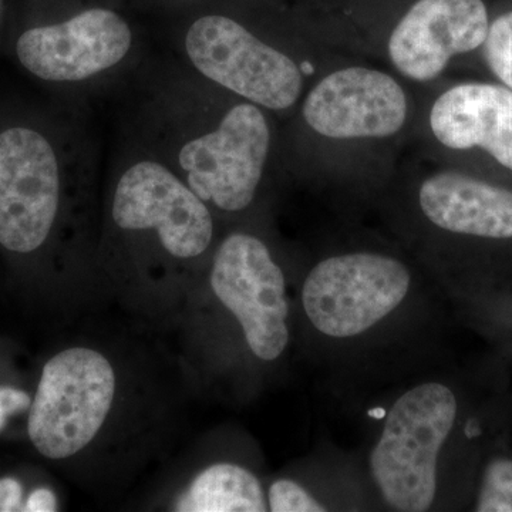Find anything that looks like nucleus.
<instances>
[{
    "label": "nucleus",
    "mask_w": 512,
    "mask_h": 512,
    "mask_svg": "<svg viewBox=\"0 0 512 512\" xmlns=\"http://www.w3.org/2000/svg\"><path fill=\"white\" fill-rule=\"evenodd\" d=\"M458 417L457 396L447 384H417L394 402L370 453V473L394 511L433 507L439 461Z\"/></svg>",
    "instance_id": "f257e3e1"
},
{
    "label": "nucleus",
    "mask_w": 512,
    "mask_h": 512,
    "mask_svg": "<svg viewBox=\"0 0 512 512\" xmlns=\"http://www.w3.org/2000/svg\"><path fill=\"white\" fill-rule=\"evenodd\" d=\"M412 282L409 268L392 256L375 252L330 256L306 276L303 311L323 336L357 338L403 305Z\"/></svg>",
    "instance_id": "f03ea898"
},
{
    "label": "nucleus",
    "mask_w": 512,
    "mask_h": 512,
    "mask_svg": "<svg viewBox=\"0 0 512 512\" xmlns=\"http://www.w3.org/2000/svg\"><path fill=\"white\" fill-rule=\"evenodd\" d=\"M116 375L96 350L72 348L43 367L30 406L29 437L42 456L63 460L83 450L109 416Z\"/></svg>",
    "instance_id": "7ed1b4c3"
},
{
    "label": "nucleus",
    "mask_w": 512,
    "mask_h": 512,
    "mask_svg": "<svg viewBox=\"0 0 512 512\" xmlns=\"http://www.w3.org/2000/svg\"><path fill=\"white\" fill-rule=\"evenodd\" d=\"M185 50L205 77L266 109H289L302 92V73L291 57L225 16L192 23Z\"/></svg>",
    "instance_id": "20e7f679"
},
{
    "label": "nucleus",
    "mask_w": 512,
    "mask_h": 512,
    "mask_svg": "<svg viewBox=\"0 0 512 512\" xmlns=\"http://www.w3.org/2000/svg\"><path fill=\"white\" fill-rule=\"evenodd\" d=\"M59 200V158L49 138L28 124L0 128V245L12 254L37 251Z\"/></svg>",
    "instance_id": "39448f33"
},
{
    "label": "nucleus",
    "mask_w": 512,
    "mask_h": 512,
    "mask_svg": "<svg viewBox=\"0 0 512 512\" xmlns=\"http://www.w3.org/2000/svg\"><path fill=\"white\" fill-rule=\"evenodd\" d=\"M211 286L241 325L248 348L258 359H278L289 343V303L284 272L268 247L248 234L222 242L211 271Z\"/></svg>",
    "instance_id": "423d86ee"
},
{
    "label": "nucleus",
    "mask_w": 512,
    "mask_h": 512,
    "mask_svg": "<svg viewBox=\"0 0 512 512\" xmlns=\"http://www.w3.org/2000/svg\"><path fill=\"white\" fill-rule=\"evenodd\" d=\"M271 144V131L254 104H238L212 133L188 141L180 165L188 187L222 211H242L254 201Z\"/></svg>",
    "instance_id": "0eeeda50"
},
{
    "label": "nucleus",
    "mask_w": 512,
    "mask_h": 512,
    "mask_svg": "<svg viewBox=\"0 0 512 512\" xmlns=\"http://www.w3.org/2000/svg\"><path fill=\"white\" fill-rule=\"evenodd\" d=\"M113 220L128 231L154 229L175 258L204 254L214 234L204 201L154 161H140L121 175L114 192Z\"/></svg>",
    "instance_id": "6e6552de"
},
{
    "label": "nucleus",
    "mask_w": 512,
    "mask_h": 512,
    "mask_svg": "<svg viewBox=\"0 0 512 512\" xmlns=\"http://www.w3.org/2000/svg\"><path fill=\"white\" fill-rule=\"evenodd\" d=\"M131 43L133 33L117 13L89 9L66 22L23 30L16 39L15 55L36 79L72 83L119 64Z\"/></svg>",
    "instance_id": "1a4fd4ad"
},
{
    "label": "nucleus",
    "mask_w": 512,
    "mask_h": 512,
    "mask_svg": "<svg viewBox=\"0 0 512 512\" xmlns=\"http://www.w3.org/2000/svg\"><path fill=\"white\" fill-rule=\"evenodd\" d=\"M303 117L313 131L335 140L390 137L407 119V97L389 74L349 67L313 87Z\"/></svg>",
    "instance_id": "9d476101"
},
{
    "label": "nucleus",
    "mask_w": 512,
    "mask_h": 512,
    "mask_svg": "<svg viewBox=\"0 0 512 512\" xmlns=\"http://www.w3.org/2000/svg\"><path fill=\"white\" fill-rule=\"evenodd\" d=\"M488 26L483 0H419L390 36V60L407 79L429 82L454 56L483 46Z\"/></svg>",
    "instance_id": "9b49d317"
},
{
    "label": "nucleus",
    "mask_w": 512,
    "mask_h": 512,
    "mask_svg": "<svg viewBox=\"0 0 512 512\" xmlns=\"http://www.w3.org/2000/svg\"><path fill=\"white\" fill-rule=\"evenodd\" d=\"M430 127L451 150L481 148L512 171V90L495 84H458L441 94Z\"/></svg>",
    "instance_id": "f8f14e48"
},
{
    "label": "nucleus",
    "mask_w": 512,
    "mask_h": 512,
    "mask_svg": "<svg viewBox=\"0 0 512 512\" xmlns=\"http://www.w3.org/2000/svg\"><path fill=\"white\" fill-rule=\"evenodd\" d=\"M424 217L443 231L483 239H512V191L471 175L446 171L420 185Z\"/></svg>",
    "instance_id": "ddd939ff"
},
{
    "label": "nucleus",
    "mask_w": 512,
    "mask_h": 512,
    "mask_svg": "<svg viewBox=\"0 0 512 512\" xmlns=\"http://www.w3.org/2000/svg\"><path fill=\"white\" fill-rule=\"evenodd\" d=\"M181 512H265L268 500L258 478L237 464L208 467L175 504Z\"/></svg>",
    "instance_id": "4468645a"
},
{
    "label": "nucleus",
    "mask_w": 512,
    "mask_h": 512,
    "mask_svg": "<svg viewBox=\"0 0 512 512\" xmlns=\"http://www.w3.org/2000/svg\"><path fill=\"white\" fill-rule=\"evenodd\" d=\"M478 512H512V460L493 458L485 467L477 495Z\"/></svg>",
    "instance_id": "2eb2a0df"
},
{
    "label": "nucleus",
    "mask_w": 512,
    "mask_h": 512,
    "mask_svg": "<svg viewBox=\"0 0 512 512\" xmlns=\"http://www.w3.org/2000/svg\"><path fill=\"white\" fill-rule=\"evenodd\" d=\"M481 47L491 72L512 90V10L497 16L490 23Z\"/></svg>",
    "instance_id": "dca6fc26"
},
{
    "label": "nucleus",
    "mask_w": 512,
    "mask_h": 512,
    "mask_svg": "<svg viewBox=\"0 0 512 512\" xmlns=\"http://www.w3.org/2000/svg\"><path fill=\"white\" fill-rule=\"evenodd\" d=\"M272 512H325L328 507L316 500L306 488L292 480H278L266 495Z\"/></svg>",
    "instance_id": "f3484780"
},
{
    "label": "nucleus",
    "mask_w": 512,
    "mask_h": 512,
    "mask_svg": "<svg viewBox=\"0 0 512 512\" xmlns=\"http://www.w3.org/2000/svg\"><path fill=\"white\" fill-rule=\"evenodd\" d=\"M32 406L29 394L13 387H0V431L5 429L13 414L25 412Z\"/></svg>",
    "instance_id": "a211bd4d"
},
{
    "label": "nucleus",
    "mask_w": 512,
    "mask_h": 512,
    "mask_svg": "<svg viewBox=\"0 0 512 512\" xmlns=\"http://www.w3.org/2000/svg\"><path fill=\"white\" fill-rule=\"evenodd\" d=\"M23 488L15 478H0V512L23 511Z\"/></svg>",
    "instance_id": "6ab92c4d"
},
{
    "label": "nucleus",
    "mask_w": 512,
    "mask_h": 512,
    "mask_svg": "<svg viewBox=\"0 0 512 512\" xmlns=\"http://www.w3.org/2000/svg\"><path fill=\"white\" fill-rule=\"evenodd\" d=\"M56 510V495L49 488H37L23 505V511L26 512H53Z\"/></svg>",
    "instance_id": "aec40b11"
}]
</instances>
